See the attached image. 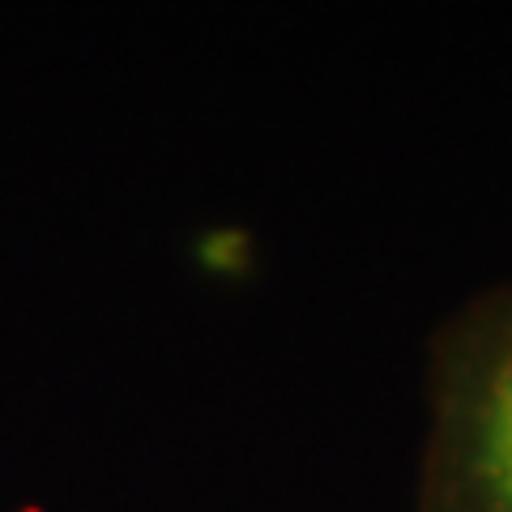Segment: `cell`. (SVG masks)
Instances as JSON below:
<instances>
[{"mask_svg":"<svg viewBox=\"0 0 512 512\" xmlns=\"http://www.w3.org/2000/svg\"><path fill=\"white\" fill-rule=\"evenodd\" d=\"M419 512H512V286L436 338Z\"/></svg>","mask_w":512,"mask_h":512,"instance_id":"6da1fadb","label":"cell"}]
</instances>
